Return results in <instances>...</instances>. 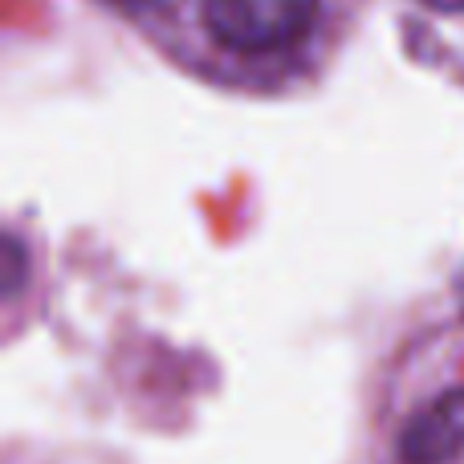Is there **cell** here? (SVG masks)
<instances>
[{"label":"cell","instance_id":"3","mask_svg":"<svg viewBox=\"0 0 464 464\" xmlns=\"http://www.w3.org/2000/svg\"><path fill=\"white\" fill-rule=\"evenodd\" d=\"M420 5H428L432 13H464V0H420Z\"/></svg>","mask_w":464,"mask_h":464},{"label":"cell","instance_id":"2","mask_svg":"<svg viewBox=\"0 0 464 464\" xmlns=\"http://www.w3.org/2000/svg\"><path fill=\"white\" fill-rule=\"evenodd\" d=\"M464 452V387L420 408L400 436L403 464H449Z\"/></svg>","mask_w":464,"mask_h":464},{"label":"cell","instance_id":"1","mask_svg":"<svg viewBox=\"0 0 464 464\" xmlns=\"http://www.w3.org/2000/svg\"><path fill=\"white\" fill-rule=\"evenodd\" d=\"M204 29L220 49L265 57L294 49L318 21V0H204Z\"/></svg>","mask_w":464,"mask_h":464}]
</instances>
